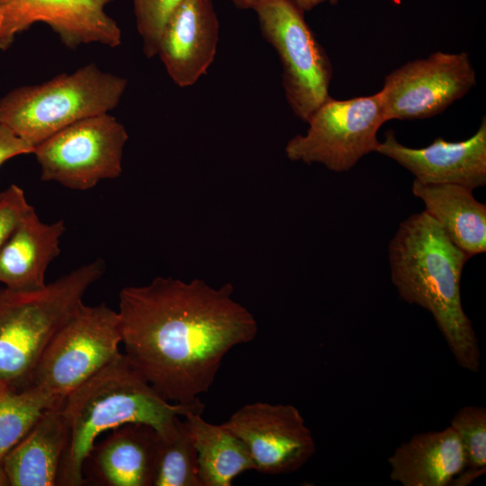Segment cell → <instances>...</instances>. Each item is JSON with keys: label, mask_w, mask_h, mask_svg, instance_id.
<instances>
[{"label": "cell", "mask_w": 486, "mask_h": 486, "mask_svg": "<svg viewBox=\"0 0 486 486\" xmlns=\"http://www.w3.org/2000/svg\"><path fill=\"white\" fill-rule=\"evenodd\" d=\"M128 139L123 124L106 112L68 125L35 147L32 154L41 180L85 191L121 176Z\"/></svg>", "instance_id": "9"}, {"label": "cell", "mask_w": 486, "mask_h": 486, "mask_svg": "<svg viewBox=\"0 0 486 486\" xmlns=\"http://www.w3.org/2000/svg\"><path fill=\"white\" fill-rule=\"evenodd\" d=\"M33 148L0 122V166L7 160L33 153Z\"/></svg>", "instance_id": "26"}, {"label": "cell", "mask_w": 486, "mask_h": 486, "mask_svg": "<svg viewBox=\"0 0 486 486\" xmlns=\"http://www.w3.org/2000/svg\"><path fill=\"white\" fill-rule=\"evenodd\" d=\"M476 84L466 52L437 51L391 72L379 91L386 122L419 120L442 112Z\"/></svg>", "instance_id": "10"}, {"label": "cell", "mask_w": 486, "mask_h": 486, "mask_svg": "<svg viewBox=\"0 0 486 486\" xmlns=\"http://www.w3.org/2000/svg\"><path fill=\"white\" fill-rule=\"evenodd\" d=\"M64 399L48 409L3 458L11 486L57 485L69 437Z\"/></svg>", "instance_id": "17"}, {"label": "cell", "mask_w": 486, "mask_h": 486, "mask_svg": "<svg viewBox=\"0 0 486 486\" xmlns=\"http://www.w3.org/2000/svg\"><path fill=\"white\" fill-rule=\"evenodd\" d=\"M391 479L403 486H447L466 466L461 440L449 426L414 435L388 458Z\"/></svg>", "instance_id": "18"}, {"label": "cell", "mask_w": 486, "mask_h": 486, "mask_svg": "<svg viewBox=\"0 0 486 486\" xmlns=\"http://www.w3.org/2000/svg\"><path fill=\"white\" fill-rule=\"evenodd\" d=\"M235 6L240 9H252L260 0H230Z\"/></svg>", "instance_id": "28"}, {"label": "cell", "mask_w": 486, "mask_h": 486, "mask_svg": "<svg viewBox=\"0 0 486 486\" xmlns=\"http://www.w3.org/2000/svg\"><path fill=\"white\" fill-rule=\"evenodd\" d=\"M302 12L310 11L326 0H291Z\"/></svg>", "instance_id": "27"}, {"label": "cell", "mask_w": 486, "mask_h": 486, "mask_svg": "<svg viewBox=\"0 0 486 486\" xmlns=\"http://www.w3.org/2000/svg\"><path fill=\"white\" fill-rule=\"evenodd\" d=\"M222 424L243 441L259 472H295L316 451L311 431L292 404L248 403Z\"/></svg>", "instance_id": "11"}, {"label": "cell", "mask_w": 486, "mask_h": 486, "mask_svg": "<svg viewBox=\"0 0 486 486\" xmlns=\"http://www.w3.org/2000/svg\"><path fill=\"white\" fill-rule=\"evenodd\" d=\"M137 30L147 58L157 56L160 37L170 17L184 0H131Z\"/></svg>", "instance_id": "24"}, {"label": "cell", "mask_w": 486, "mask_h": 486, "mask_svg": "<svg viewBox=\"0 0 486 486\" xmlns=\"http://www.w3.org/2000/svg\"><path fill=\"white\" fill-rule=\"evenodd\" d=\"M62 220L43 222L32 207L0 249V284L21 292L42 290L49 265L60 253Z\"/></svg>", "instance_id": "15"}, {"label": "cell", "mask_w": 486, "mask_h": 486, "mask_svg": "<svg viewBox=\"0 0 486 486\" xmlns=\"http://www.w3.org/2000/svg\"><path fill=\"white\" fill-rule=\"evenodd\" d=\"M32 207L23 190L16 184L0 192V249Z\"/></svg>", "instance_id": "25"}, {"label": "cell", "mask_w": 486, "mask_h": 486, "mask_svg": "<svg viewBox=\"0 0 486 486\" xmlns=\"http://www.w3.org/2000/svg\"><path fill=\"white\" fill-rule=\"evenodd\" d=\"M63 398L32 383L19 387L0 382V463L40 417Z\"/></svg>", "instance_id": "21"}, {"label": "cell", "mask_w": 486, "mask_h": 486, "mask_svg": "<svg viewBox=\"0 0 486 486\" xmlns=\"http://www.w3.org/2000/svg\"><path fill=\"white\" fill-rule=\"evenodd\" d=\"M203 408L202 402L184 405L163 398L122 353L64 399L69 437L57 485L81 486L86 482L84 465L102 433L139 423L166 436L181 418Z\"/></svg>", "instance_id": "3"}, {"label": "cell", "mask_w": 486, "mask_h": 486, "mask_svg": "<svg viewBox=\"0 0 486 486\" xmlns=\"http://www.w3.org/2000/svg\"><path fill=\"white\" fill-rule=\"evenodd\" d=\"M118 311L84 303L54 334L30 383L66 397L122 353Z\"/></svg>", "instance_id": "6"}, {"label": "cell", "mask_w": 486, "mask_h": 486, "mask_svg": "<svg viewBox=\"0 0 486 486\" xmlns=\"http://www.w3.org/2000/svg\"><path fill=\"white\" fill-rule=\"evenodd\" d=\"M450 426L463 445L466 466L450 485H467L484 474L486 469V409L465 406L452 418Z\"/></svg>", "instance_id": "23"}, {"label": "cell", "mask_w": 486, "mask_h": 486, "mask_svg": "<svg viewBox=\"0 0 486 486\" xmlns=\"http://www.w3.org/2000/svg\"><path fill=\"white\" fill-rule=\"evenodd\" d=\"M115 0H0V50L34 23L43 22L69 49L99 43L116 48L122 30L105 12Z\"/></svg>", "instance_id": "12"}, {"label": "cell", "mask_w": 486, "mask_h": 486, "mask_svg": "<svg viewBox=\"0 0 486 486\" xmlns=\"http://www.w3.org/2000/svg\"><path fill=\"white\" fill-rule=\"evenodd\" d=\"M104 270V262L95 259L37 292L0 289V382L30 384L47 345Z\"/></svg>", "instance_id": "4"}, {"label": "cell", "mask_w": 486, "mask_h": 486, "mask_svg": "<svg viewBox=\"0 0 486 486\" xmlns=\"http://www.w3.org/2000/svg\"><path fill=\"white\" fill-rule=\"evenodd\" d=\"M127 85L126 78L88 64L10 91L0 98V122L34 149L76 122L111 112Z\"/></svg>", "instance_id": "5"}, {"label": "cell", "mask_w": 486, "mask_h": 486, "mask_svg": "<svg viewBox=\"0 0 486 486\" xmlns=\"http://www.w3.org/2000/svg\"><path fill=\"white\" fill-rule=\"evenodd\" d=\"M385 122L379 92L347 100L328 96L309 118L306 133L288 141L286 157L337 173L348 171L364 156L376 152L377 132Z\"/></svg>", "instance_id": "8"}, {"label": "cell", "mask_w": 486, "mask_h": 486, "mask_svg": "<svg viewBox=\"0 0 486 486\" xmlns=\"http://www.w3.org/2000/svg\"><path fill=\"white\" fill-rule=\"evenodd\" d=\"M152 486H202L197 452L184 419L180 418L168 436L158 435Z\"/></svg>", "instance_id": "22"}, {"label": "cell", "mask_w": 486, "mask_h": 486, "mask_svg": "<svg viewBox=\"0 0 486 486\" xmlns=\"http://www.w3.org/2000/svg\"><path fill=\"white\" fill-rule=\"evenodd\" d=\"M158 442V434L151 427L126 424L94 445L85 465L90 466V477L100 485L152 486Z\"/></svg>", "instance_id": "16"}, {"label": "cell", "mask_w": 486, "mask_h": 486, "mask_svg": "<svg viewBox=\"0 0 486 486\" xmlns=\"http://www.w3.org/2000/svg\"><path fill=\"white\" fill-rule=\"evenodd\" d=\"M339 0H329V2L332 4H335L338 2Z\"/></svg>", "instance_id": "30"}, {"label": "cell", "mask_w": 486, "mask_h": 486, "mask_svg": "<svg viewBox=\"0 0 486 486\" xmlns=\"http://www.w3.org/2000/svg\"><path fill=\"white\" fill-rule=\"evenodd\" d=\"M376 152L409 170L423 184H454L474 190L486 184V121L469 139L452 142L436 138L424 148L400 143L387 130Z\"/></svg>", "instance_id": "13"}, {"label": "cell", "mask_w": 486, "mask_h": 486, "mask_svg": "<svg viewBox=\"0 0 486 486\" xmlns=\"http://www.w3.org/2000/svg\"><path fill=\"white\" fill-rule=\"evenodd\" d=\"M219 20L212 0H184L168 20L157 55L173 82L194 85L214 60Z\"/></svg>", "instance_id": "14"}, {"label": "cell", "mask_w": 486, "mask_h": 486, "mask_svg": "<svg viewBox=\"0 0 486 486\" xmlns=\"http://www.w3.org/2000/svg\"><path fill=\"white\" fill-rule=\"evenodd\" d=\"M9 479L7 474L3 467L2 463H0V486H9Z\"/></svg>", "instance_id": "29"}, {"label": "cell", "mask_w": 486, "mask_h": 486, "mask_svg": "<svg viewBox=\"0 0 486 486\" xmlns=\"http://www.w3.org/2000/svg\"><path fill=\"white\" fill-rule=\"evenodd\" d=\"M201 414L192 411L184 419L197 452L202 484L230 486L238 474L255 470L250 454L243 441L223 424H212Z\"/></svg>", "instance_id": "20"}, {"label": "cell", "mask_w": 486, "mask_h": 486, "mask_svg": "<svg viewBox=\"0 0 486 486\" xmlns=\"http://www.w3.org/2000/svg\"><path fill=\"white\" fill-rule=\"evenodd\" d=\"M388 252L392 281L401 299L429 311L458 364L477 373L481 351L460 292L470 256L425 211L400 224Z\"/></svg>", "instance_id": "2"}, {"label": "cell", "mask_w": 486, "mask_h": 486, "mask_svg": "<svg viewBox=\"0 0 486 486\" xmlns=\"http://www.w3.org/2000/svg\"><path fill=\"white\" fill-rule=\"evenodd\" d=\"M263 37L278 54L285 97L294 114L307 122L329 96L332 66L291 0H260L252 8Z\"/></svg>", "instance_id": "7"}, {"label": "cell", "mask_w": 486, "mask_h": 486, "mask_svg": "<svg viewBox=\"0 0 486 486\" xmlns=\"http://www.w3.org/2000/svg\"><path fill=\"white\" fill-rule=\"evenodd\" d=\"M472 189L454 184H423L414 180L413 194L424 210L470 257L486 250V205Z\"/></svg>", "instance_id": "19"}, {"label": "cell", "mask_w": 486, "mask_h": 486, "mask_svg": "<svg viewBox=\"0 0 486 486\" xmlns=\"http://www.w3.org/2000/svg\"><path fill=\"white\" fill-rule=\"evenodd\" d=\"M233 292L230 284L162 276L121 290L123 354L166 400L201 403L224 356L256 336V320Z\"/></svg>", "instance_id": "1"}]
</instances>
